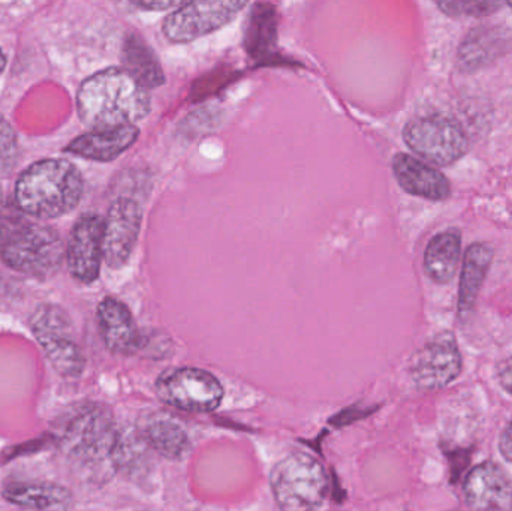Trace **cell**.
Returning a JSON list of instances; mask_svg holds the SVG:
<instances>
[{
	"instance_id": "1",
	"label": "cell",
	"mask_w": 512,
	"mask_h": 511,
	"mask_svg": "<svg viewBox=\"0 0 512 511\" xmlns=\"http://www.w3.org/2000/svg\"><path fill=\"white\" fill-rule=\"evenodd\" d=\"M78 116L90 129L116 128L143 120L152 108L149 89L126 69L108 68L81 84Z\"/></svg>"
},
{
	"instance_id": "2",
	"label": "cell",
	"mask_w": 512,
	"mask_h": 511,
	"mask_svg": "<svg viewBox=\"0 0 512 511\" xmlns=\"http://www.w3.org/2000/svg\"><path fill=\"white\" fill-rule=\"evenodd\" d=\"M83 189V176L74 164L66 159H44L18 177L15 203L35 218H59L80 204Z\"/></svg>"
},
{
	"instance_id": "3",
	"label": "cell",
	"mask_w": 512,
	"mask_h": 511,
	"mask_svg": "<svg viewBox=\"0 0 512 511\" xmlns=\"http://www.w3.org/2000/svg\"><path fill=\"white\" fill-rule=\"evenodd\" d=\"M120 431L113 414L101 404L72 411L59 435L60 449L72 461L90 468L117 470L116 447Z\"/></svg>"
},
{
	"instance_id": "4",
	"label": "cell",
	"mask_w": 512,
	"mask_h": 511,
	"mask_svg": "<svg viewBox=\"0 0 512 511\" xmlns=\"http://www.w3.org/2000/svg\"><path fill=\"white\" fill-rule=\"evenodd\" d=\"M3 263L30 276H47L56 272L65 257L60 234L45 225L20 224L6 228L0 240Z\"/></svg>"
},
{
	"instance_id": "5",
	"label": "cell",
	"mask_w": 512,
	"mask_h": 511,
	"mask_svg": "<svg viewBox=\"0 0 512 511\" xmlns=\"http://www.w3.org/2000/svg\"><path fill=\"white\" fill-rule=\"evenodd\" d=\"M270 486L280 509L315 510L327 498V473L313 456L303 452L291 453L274 465Z\"/></svg>"
},
{
	"instance_id": "6",
	"label": "cell",
	"mask_w": 512,
	"mask_h": 511,
	"mask_svg": "<svg viewBox=\"0 0 512 511\" xmlns=\"http://www.w3.org/2000/svg\"><path fill=\"white\" fill-rule=\"evenodd\" d=\"M406 146L423 161L448 167L468 152L469 141L459 123L444 114H427L403 129Z\"/></svg>"
},
{
	"instance_id": "7",
	"label": "cell",
	"mask_w": 512,
	"mask_h": 511,
	"mask_svg": "<svg viewBox=\"0 0 512 511\" xmlns=\"http://www.w3.org/2000/svg\"><path fill=\"white\" fill-rule=\"evenodd\" d=\"M156 395L186 413H212L224 401V387L210 372L186 366L162 374L156 381Z\"/></svg>"
},
{
	"instance_id": "8",
	"label": "cell",
	"mask_w": 512,
	"mask_h": 511,
	"mask_svg": "<svg viewBox=\"0 0 512 511\" xmlns=\"http://www.w3.org/2000/svg\"><path fill=\"white\" fill-rule=\"evenodd\" d=\"M30 327L48 362L60 375L66 378L81 377L86 360L77 342L69 335L71 323L62 308L54 305L39 306L32 315Z\"/></svg>"
},
{
	"instance_id": "9",
	"label": "cell",
	"mask_w": 512,
	"mask_h": 511,
	"mask_svg": "<svg viewBox=\"0 0 512 511\" xmlns=\"http://www.w3.org/2000/svg\"><path fill=\"white\" fill-rule=\"evenodd\" d=\"M249 0H186L162 24L164 35L185 44L227 26L248 5Z\"/></svg>"
},
{
	"instance_id": "10",
	"label": "cell",
	"mask_w": 512,
	"mask_h": 511,
	"mask_svg": "<svg viewBox=\"0 0 512 511\" xmlns=\"http://www.w3.org/2000/svg\"><path fill=\"white\" fill-rule=\"evenodd\" d=\"M462 371V353L456 336L451 332H442L415 353L409 374L418 389L433 392L450 386Z\"/></svg>"
},
{
	"instance_id": "11",
	"label": "cell",
	"mask_w": 512,
	"mask_h": 511,
	"mask_svg": "<svg viewBox=\"0 0 512 511\" xmlns=\"http://www.w3.org/2000/svg\"><path fill=\"white\" fill-rule=\"evenodd\" d=\"M143 210L138 201L120 197L111 204L104 225V260L110 269H122L140 236Z\"/></svg>"
},
{
	"instance_id": "12",
	"label": "cell",
	"mask_w": 512,
	"mask_h": 511,
	"mask_svg": "<svg viewBox=\"0 0 512 511\" xmlns=\"http://www.w3.org/2000/svg\"><path fill=\"white\" fill-rule=\"evenodd\" d=\"M105 219L87 213L72 228L66 260L69 272L81 284H92L99 278L104 260Z\"/></svg>"
},
{
	"instance_id": "13",
	"label": "cell",
	"mask_w": 512,
	"mask_h": 511,
	"mask_svg": "<svg viewBox=\"0 0 512 511\" xmlns=\"http://www.w3.org/2000/svg\"><path fill=\"white\" fill-rule=\"evenodd\" d=\"M465 500L475 510H512V482L495 462H483L466 477Z\"/></svg>"
},
{
	"instance_id": "14",
	"label": "cell",
	"mask_w": 512,
	"mask_h": 511,
	"mask_svg": "<svg viewBox=\"0 0 512 511\" xmlns=\"http://www.w3.org/2000/svg\"><path fill=\"white\" fill-rule=\"evenodd\" d=\"M393 173L400 188L414 197L444 201L451 195L450 182L441 171L408 153L394 156Z\"/></svg>"
},
{
	"instance_id": "15",
	"label": "cell",
	"mask_w": 512,
	"mask_h": 511,
	"mask_svg": "<svg viewBox=\"0 0 512 511\" xmlns=\"http://www.w3.org/2000/svg\"><path fill=\"white\" fill-rule=\"evenodd\" d=\"M98 326L102 341L111 353L129 356L143 345V338L128 306L114 297H105L99 303Z\"/></svg>"
},
{
	"instance_id": "16",
	"label": "cell",
	"mask_w": 512,
	"mask_h": 511,
	"mask_svg": "<svg viewBox=\"0 0 512 511\" xmlns=\"http://www.w3.org/2000/svg\"><path fill=\"white\" fill-rule=\"evenodd\" d=\"M138 137H140V129L134 123L116 126V128L93 129L89 134L75 138L66 147L65 152L90 159V161H114L126 150L131 149Z\"/></svg>"
},
{
	"instance_id": "17",
	"label": "cell",
	"mask_w": 512,
	"mask_h": 511,
	"mask_svg": "<svg viewBox=\"0 0 512 511\" xmlns=\"http://www.w3.org/2000/svg\"><path fill=\"white\" fill-rule=\"evenodd\" d=\"M137 431L150 449L170 461H183L192 444L182 423L164 413L149 414L138 423Z\"/></svg>"
},
{
	"instance_id": "18",
	"label": "cell",
	"mask_w": 512,
	"mask_h": 511,
	"mask_svg": "<svg viewBox=\"0 0 512 511\" xmlns=\"http://www.w3.org/2000/svg\"><path fill=\"white\" fill-rule=\"evenodd\" d=\"M511 44V32L505 27H477L463 39L457 62L463 71H477L501 57Z\"/></svg>"
},
{
	"instance_id": "19",
	"label": "cell",
	"mask_w": 512,
	"mask_h": 511,
	"mask_svg": "<svg viewBox=\"0 0 512 511\" xmlns=\"http://www.w3.org/2000/svg\"><path fill=\"white\" fill-rule=\"evenodd\" d=\"M462 261V234L456 228L436 234L424 252V270L433 282L448 285Z\"/></svg>"
},
{
	"instance_id": "20",
	"label": "cell",
	"mask_w": 512,
	"mask_h": 511,
	"mask_svg": "<svg viewBox=\"0 0 512 511\" xmlns=\"http://www.w3.org/2000/svg\"><path fill=\"white\" fill-rule=\"evenodd\" d=\"M492 261L493 249L487 243H472L466 249L459 290V317L462 320H466L474 311L478 294L492 267Z\"/></svg>"
},
{
	"instance_id": "21",
	"label": "cell",
	"mask_w": 512,
	"mask_h": 511,
	"mask_svg": "<svg viewBox=\"0 0 512 511\" xmlns=\"http://www.w3.org/2000/svg\"><path fill=\"white\" fill-rule=\"evenodd\" d=\"M277 12L270 3H256L249 12L245 48L256 62L268 63L276 53Z\"/></svg>"
},
{
	"instance_id": "22",
	"label": "cell",
	"mask_w": 512,
	"mask_h": 511,
	"mask_svg": "<svg viewBox=\"0 0 512 511\" xmlns=\"http://www.w3.org/2000/svg\"><path fill=\"white\" fill-rule=\"evenodd\" d=\"M123 69L141 86L156 89L165 83L164 69L153 48L138 33H129L122 48Z\"/></svg>"
},
{
	"instance_id": "23",
	"label": "cell",
	"mask_w": 512,
	"mask_h": 511,
	"mask_svg": "<svg viewBox=\"0 0 512 511\" xmlns=\"http://www.w3.org/2000/svg\"><path fill=\"white\" fill-rule=\"evenodd\" d=\"M3 498L14 506L32 510L68 509L72 500L63 486L42 482L11 483L3 491Z\"/></svg>"
},
{
	"instance_id": "24",
	"label": "cell",
	"mask_w": 512,
	"mask_h": 511,
	"mask_svg": "<svg viewBox=\"0 0 512 511\" xmlns=\"http://www.w3.org/2000/svg\"><path fill=\"white\" fill-rule=\"evenodd\" d=\"M436 5L454 17H484L493 14L507 0H435Z\"/></svg>"
},
{
	"instance_id": "25",
	"label": "cell",
	"mask_w": 512,
	"mask_h": 511,
	"mask_svg": "<svg viewBox=\"0 0 512 511\" xmlns=\"http://www.w3.org/2000/svg\"><path fill=\"white\" fill-rule=\"evenodd\" d=\"M18 158L17 135L14 128L0 116V177L9 174Z\"/></svg>"
},
{
	"instance_id": "26",
	"label": "cell",
	"mask_w": 512,
	"mask_h": 511,
	"mask_svg": "<svg viewBox=\"0 0 512 511\" xmlns=\"http://www.w3.org/2000/svg\"><path fill=\"white\" fill-rule=\"evenodd\" d=\"M129 2L144 11H167L173 6L182 5L186 0H129Z\"/></svg>"
},
{
	"instance_id": "27",
	"label": "cell",
	"mask_w": 512,
	"mask_h": 511,
	"mask_svg": "<svg viewBox=\"0 0 512 511\" xmlns=\"http://www.w3.org/2000/svg\"><path fill=\"white\" fill-rule=\"evenodd\" d=\"M498 380L501 386L512 395V356L499 365Z\"/></svg>"
},
{
	"instance_id": "28",
	"label": "cell",
	"mask_w": 512,
	"mask_h": 511,
	"mask_svg": "<svg viewBox=\"0 0 512 511\" xmlns=\"http://www.w3.org/2000/svg\"><path fill=\"white\" fill-rule=\"evenodd\" d=\"M499 452L508 462H512V419L502 432L501 440H499Z\"/></svg>"
},
{
	"instance_id": "29",
	"label": "cell",
	"mask_w": 512,
	"mask_h": 511,
	"mask_svg": "<svg viewBox=\"0 0 512 511\" xmlns=\"http://www.w3.org/2000/svg\"><path fill=\"white\" fill-rule=\"evenodd\" d=\"M6 66V57L5 54H3V51L0 50V74H2L3 69H5Z\"/></svg>"
},
{
	"instance_id": "30",
	"label": "cell",
	"mask_w": 512,
	"mask_h": 511,
	"mask_svg": "<svg viewBox=\"0 0 512 511\" xmlns=\"http://www.w3.org/2000/svg\"><path fill=\"white\" fill-rule=\"evenodd\" d=\"M2 209H3V198H2V194H0V213H2Z\"/></svg>"
},
{
	"instance_id": "31",
	"label": "cell",
	"mask_w": 512,
	"mask_h": 511,
	"mask_svg": "<svg viewBox=\"0 0 512 511\" xmlns=\"http://www.w3.org/2000/svg\"><path fill=\"white\" fill-rule=\"evenodd\" d=\"M507 2H508V5H510L512 8V0H507Z\"/></svg>"
}]
</instances>
